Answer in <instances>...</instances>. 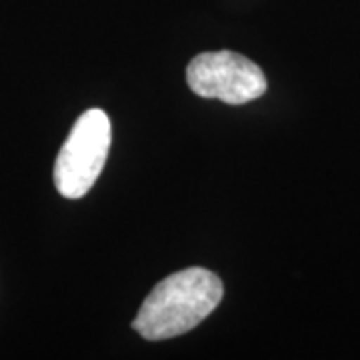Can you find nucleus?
<instances>
[{"instance_id": "obj_1", "label": "nucleus", "mask_w": 360, "mask_h": 360, "mask_svg": "<svg viewBox=\"0 0 360 360\" xmlns=\"http://www.w3.org/2000/svg\"><path fill=\"white\" fill-rule=\"evenodd\" d=\"M224 295L222 281L206 269L179 270L158 283L142 302L134 330L146 340H168L193 330L217 309Z\"/></svg>"}, {"instance_id": "obj_2", "label": "nucleus", "mask_w": 360, "mask_h": 360, "mask_svg": "<svg viewBox=\"0 0 360 360\" xmlns=\"http://www.w3.org/2000/svg\"><path fill=\"white\" fill-rule=\"evenodd\" d=\"M110 120L101 108L78 116L54 162V184L65 198H82L101 176L110 150Z\"/></svg>"}, {"instance_id": "obj_3", "label": "nucleus", "mask_w": 360, "mask_h": 360, "mask_svg": "<svg viewBox=\"0 0 360 360\" xmlns=\"http://www.w3.org/2000/svg\"><path fill=\"white\" fill-rule=\"evenodd\" d=\"M186 82L194 94L226 104H246L266 92L260 66L231 51L202 52L186 68Z\"/></svg>"}]
</instances>
